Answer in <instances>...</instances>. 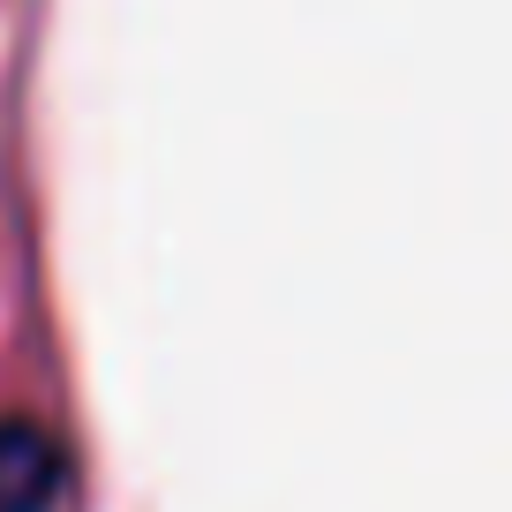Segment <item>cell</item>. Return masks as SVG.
<instances>
[{
	"instance_id": "cell-1",
	"label": "cell",
	"mask_w": 512,
	"mask_h": 512,
	"mask_svg": "<svg viewBox=\"0 0 512 512\" xmlns=\"http://www.w3.org/2000/svg\"><path fill=\"white\" fill-rule=\"evenodd\" d=\"M68 490V460L38 422H0V512H53Z\"/></svg>"
}]
</instances>
